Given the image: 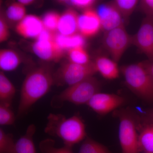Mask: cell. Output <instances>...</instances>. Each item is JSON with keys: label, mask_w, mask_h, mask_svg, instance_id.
Here are the masks:
<instances>
[{"label": "cell", "mask_w": 153, "mask_h": 153, "mask_svg": "<svg viewBox=\"0 0 153 153\" xmlns=\"http://www.w3.org/2000/svg\"><path fill=\"white\" fill-rule=\"evenodd\" d=\"M54 84V73L49 67H40L30 71L21 89L17 117L26 114L33 105L47 94Z\"/></svg>", "instance_id": "6da1fadb"}, {"label": "cell", "mask_w": 153, "mask_h": 153, "mask_svg": "<svg viewBox=\"0 0 153 153\" xmlns=\"http://www.w3.org/2000/svg\"><path fill=\"white\" fill-rule=\"evenodd\" d=\"M44 131L63 140L65 146L72 147L85 138V125L78 114L69 118L61 114H49Z\"/></svg>", "instance_id": "7a4b0ae2"}, {"label": "cell", "mask_w": 153, "mask_h": 153, "mask_svg": "<svg viewBox=\"0 0 153 153\" xmlns=\"http://www.w3.org/2000/svg\"><path fill=\"white\" fill-rule=\"evenodd\" d=\"M120 121L119 138L123 153H140L139 148V128L140 115L131 108L117 109L113 112Z\"/></svg>", "instance_id": "3957f363"}, {"label": "cell", "mask_w": 153, "mask_h": 153, "mask_svg": "<svg viewBox=\"0 0 153 153\" xmlns=\"http://www.w3.org/2000/svg\"><path fill=\"white\" fill-rule=\"evenodd\" d=\"M120 70L129 89L145 101L153 102V76L144 62L126 65Z\"/></svg>", "instance_id": "277c9868"}, {"label": "cell", "mask_w": 153, "mask_h": 153, "mask_svg": "<svg viewBox=\"0 0 153 153\" xmlns=\"http://www.w3.org/2000/svg\"><path fill=\"white\" fill-rule=\"evenodd\" d=\"M101 85L100 81L94 76L89 77L68 86L61 93L53 97L50 105L53 108H59L66 102L76 105L87 104L94 96L99 92Z\"/></svg>", "instance_id": "5b68a950"}, {"label": "cell", "mask_w": 153, "mask_h": 153, "mask_svg": "<svg viewBox=\"0 0 153 153\" xmlns=\"http://www.w3.org/2000/svg\"><path fill=\"white\" fill-rule=\"evenodd\" d=\"M97 72L94 62L81 65L69 61L63 63L54 73V84L71 86L94 76Z\"/></svg>", "instance_id": "8992f818"}, {"label": "cell", "mask_w": 153, "mask_h": 153, "mask_svg": "<svg viewBox=\"0 0 153 153\" xmlns=\"http://www.w3.org/2000/svg\"><path fill=\"white\" fill-rule=\"evenodd\" d=\"M103 44L112 60L117 63L126 50L131 44V36L128 33L124 24L105 32Z\"/></svg>", "instance_id": "52a82bcc"}, {"label": "cell", "mask_w": 153, "mask_h": 153, "mask_svg": "<svg viewBox=\"0 0 153 153\" xmlns=\"http://www.w3.org/2000/svg\"><path fill=\"white\" fill-rule=\"evenodd\" d=\"M131 44L153 62V16H146L143 19L138 31L131 36Z\"/></svg>", "instance_id": "ba28073f"}, {"label": "cell", "mask_w": 153, "mask_h": 153, "mask_svg": "<svg viewBox=\"0 0 153 153\" xmlns=\"http://www.w3.org/2000/svg\"><path fill=\"white\" fill-rule=\"evenodd\" d=\"M125 102V99L121 96L98 92L91 99L86 105L98 114L104 115L114 111Z\"/></svg>", "instance_id": "9c48e42d"}, {"label": "cell", "mask_w": 153, "mask_h": 153, "mask_svg": "<svg viewBox=\"0 0 153 153\" xmlns=\"http://www.w3.org/2000/svg\"><path fill=\"white\" fill-rule=\"evenodd\" d=\"M96 11L100 19L101 30L104 33L124 24L123 18L111 3L101 5Z\"/></svg>", "instance_id": "30bf717a"}, {"label": "cell", "mask_w": 153, "mask_h": 153, "mask_svg": "<svg viewBox=\"0 0 153 153\" xmlns=\"http://www.w3.org/2000/svg\"><path fill=\"white\" fill-rule=\"evenodd\" d=\"M33 52L40 59L46 61H57L65 55V51L55 41H36L32 45Z\"/></svg>", "instance_id": "8fae6325"}, {"label": "cell", "mask_w": 153, "mask_h": 153, "mask_svg": "<svg viewBox=\"0 0 153 153\" xmlns=\"http://www.w3.org/2000/svg\"><path fill=\"white\" fill-rule=\"evenodd\" d=\"M78 29L79 33L85 38L97 35L101 30L100 19L97 11L88 9L79 15Z\"/></svg>", "instance_id": "7c38bea8"}, {"label": "cell", "mask_w": 153, "mask_h": 153, "mask_svg": "<svg viewBox=\"0 0 153 153\" xmlns=\"http://www.w3.org/2000/svg\"><path fill=\"white\" fill-rule=\"evenodd\" d=\"M44 29L42 19L35 15H27L17 24L16 31L25 38L37 39Z\"/></svg>", "instance_id": "4fadbf2b"}, {"label": "cell", "mask_w": 153, "mask_h": 153, "mask_svg": "<svg viewBox=\"0 0 153 153\" xmlns=\"http://www.w3.org/2000/svg\"><path fill=\"white\" fill-rule=\"evenodd\" d=\"M79 16L73 9L66 10L60 15L57 28L58 33L66 36H72L79 33Z\"/></svg>", "instance_id": "5bb4252c"}, {"label": "cell", "mask_w": 153, "mask_h": 153, "mask_svg": "<svg viewBox=\"0 0 153 153\" xmlns=\"http://www.w3.org/2000/svg\"><path fill=\"white\" fill-rule=\"evenodd\" d=\"M97 72L108 79H116L119 76L120 69L117 63L104 56H98L94 61Z\"/></svg>", "instance_id": "9a60e30c"}, {"label": "cell", "mask_w": 153, "mask_h": 153, "mask_svg": "<svg viewBox=\"0 0 153 153\" xmlns=\"http://www.w3.org/2000/svg\"><path fill=\"white\" fill-rule=\"evenodd\" d=\"M36 130V126L33 124L28 127L25 134L16 143L15 153H36L33 140Z\"/></svg>", "instance_id": "2e32d148"}, {"label": "cell", "mask_w": 153, "mask_h": 153, "mask_svg": "<svg viewBox=\"0 0 153 153\" xmlns=\"http://www.w3.org/2000/svg\"><path fill=\"white\" fill-rule=\"evenodd\" d=\"M22 58L16 51L10 49L0 51V68L2 71H12L22 63Z\"/></svg>", "instance_id": "e0dca14e"}, {"label": "cell", "mask_w": 153, "mask_h": 153, "mask_svg": "<svg viewBox=\"0 0 153 153\" xmlns=\"http://www.w3.org/2000/svg\"><path fill=\"white\" fill-rule=\"evenodd\" d=\"M140 153H153V125H143L139 128Z\"/></svg>", "instance_id": "ac0fdd59"}, {"label": "cell", "mask_w": 153, "mask_h": 153, "mask_svg": "<svg viewBox=\"0 0 153 153\" xmlns=\"http://www.w3.org/2000/svg\"><path fill=\"white\" fill-rule=\"evenodd\" d=\"M55 41L65 51L76 47H84L85 44V37L79 33L72 36H66L57 33Z\"/></svg>", "instance_id": "d6986e66"}, {"label": "cell", "mask_w": 153, "mask_h": 153, "mask_svg": "<svg viewBox=\"0 0 153 153\" xmlns=\"http://www.w3.org/2000/svg\"><path fill=\"white\" fill-rule=\"evenodd\" d=\"M16 92L13 84L3 71L0 72V103L10 106Z\"/></svg>", "instance_id": "ffe728a7"}, {"label": "cell", "mask_w": 153, "mask_h": 153, "mask_svg": "<svg viewBox=\"0 0 153 153\" xmlns=\"http://www.w3.org/2000/svg\"><path fill=\"white\" fill-rule=\"evenodd\" d=\"M111 4L120 13L123 20H126L131 16L139 1L137 0H115Z\"/></svg>", "instance_id": "44dd1931"}, {"label": "cell", "mask_w": 153, "mask_h": 153, "mask_svg": "<svg viewBox=\"0 0 153 153\" xmlns=\"http://www.w3.org/2000/svg\"><path fill=\"white\" fill-rule=\"evenodd\" d=\"M78 153H113L100 143L87 137L82 143Z\"/></svg>", "instance_id": "7402d4cb"}, {"label": "cell", "mask_w": 153, "mask_h": 153, "mask_svg": "<svg viewBox=\"0 0 153 153\" xmlns=\"http://www.w3.org/2000/svg\"><path fill=\"white\" fill-rule=\"evenodd\" d=\"M69 61L76 64L85 65L90 63L89 55L84 47H78L67 51Z\"/></svg>", "instance_id": "603a6c76"}, {"label": "cell", "mask_w": 153, "mask_h": 153, "mask_svg": "<svg viewBox=\"0 0 153 153\" xmlns=\"http://www.w3.org/2000/svg\"><path fill=\"white\" fill-rule=\"evenodd\" d=\"M55 143L52 139L43 140L39 143V149L42 153H74L72 147L64 145L62 147H55Z\"/></svg>", "instance_id": "cb8c5ba5"}, {"label": "cell", "mask_w": 153, "mask_h": 153, "mask_svg": "<svg viewBox=\"0 0 153 153\" xmlns=\"http://www.w3.org/2000/svg\"><path fill=\"white\" fill-rule=\"evenodd\" d=\"M6 14L11 21L20 22L27 16L26 8L19 2L13 3L9 6Z\"/></svg>", "instance_id": "d4e9b609"}, {"label": "cell", "mask_w": 153, "mask_h": 153, "mask_svg": "<svg viewBox=\"0 0 153 153\" xmlns=\"http://www.w3.org/2000/svg\"><path fill=\"white\" fill-rule=\"evenodd\" d=\"M16 143L13 134L6 133L0 128V153H15Z\"/></svg>", "instance_id": "484cf974"}, {"label": "cell", "mask_w": 153, "mask_h": 153, "mask_svg": "<svg viewBox=\"0 0 153 153\" xmlns=\"http://www.w3.org/2000/svg\"><path fill=\"white\" fill-rule=\"evenodd\" d=\"M60 15L54 12L47 13L42 19L44 29L57 33Z\"/></svg>", "instance_id": "4316f807"}, {"label": "cell", "mask_w": 153, "mask_h": 153, "mask_svg": "<svg viewBox=\"0 0 153 153\" xmlns=\"http://www.w3.org/2000/svg\"><path fill=\"white\" fill-rule=\"evenodd\" d=\"M16 117L10 106L0 103V125L10 126L14 124Z\"/></svg>", "instance_id": "83f0119b"}, {"label": "cell", "mask_w": 153, "mask_h": 153, "mask_svg": "<svg viewBox=\"0 0 153 153\" xmlns=\"http://www.w3.org/2000/svg\"><path fill=\"white\" fill-rule=\"evenodd\" d=\"M65 1V2L76 8L83 10L84 11L91 9L97 3V1L94 0H71Z\"/></svg>", "instance_id": "f1b7e54d"}, {"label": "cell", "mask_w": 153, "mask_h": 153, "mask_svg": "<svg viewBox=\"0 0 153 153\" xmlns=\"http://www.w3.org/2000/svg\"><path fill=\"white\" fill-rule=\"evenodd\" d=\"M10 33L8 25L1 15L0 18V42L7 41L10 37Z\"/></svg>", "instance_id": "f546056e"}, {"label": "cell", "mask_w": 153, "mask_h": 153, "mask_svg": "<svg viewBox=\"0 0 153 153\" xmlns=\"http://www.w3.org/2000/svg\"><path fill=\"white\" fill-rule=\"evenodd\" d=\"M140 10L146 16H153V0H142L139 1Z\"/></svg>", "instance_id": "4dcf8cb0"}, {"label": "cell", "mask_w": 153, "mask_h": 153, "mask_svg": "<svg viewBox=\"0 0 153 153\" xmlns=\"http://www.w3.org/2000/svg\"><path fill=\"white\" fill-rule=\"evenodd\" d=\"M57 33L52 32L44 29L41 32L36 41H55V37Z\"/></svg>", "instance_id": "1f68e13d"}, {"label": "cell", "mask_w": 153, "mask_h": 153, "mask_svg": "<svg viewBox=\"0 0 153 153\" xmlns=\"http://www.w3.org/2000/svg\"><path fill=\"white\" fill-rule=\"evenodd\" d=\"M141 123L143 125H153V108L149 109L140 116Z\"/></svg>", "instance_id": "d6a6232c"}, {"label": "cell", "mask_w": 153, "mask_h": 153, "mask_svg": "<svg viewBox=\"0 0 153 153\" xmlns=\"http://www.w3.org/2000/svg\"><path fill=\"white\" fill-rule=\"evenodd\" d=\"M145 66L147 68L148 71L153 76V62H151L150 61H145L144 62Z\"/></svg>", "instance_id": "836d02e7"}, {"label": "cell", "mask_w": 153, "mask_h": 153, "mask_svg": "<svg viewBox=\"0 0 153 153\" xmlns=\"http://www.w3.org/2000/svg\"><path fill=\"white\" fill-rule=\"evenodd\" d=\"M35 1H33V0H19L18 1V2L20 3L25 7L26 6L32 4Z\"/></svg>", "instance_id": "e575fe53"}]
</instances>
